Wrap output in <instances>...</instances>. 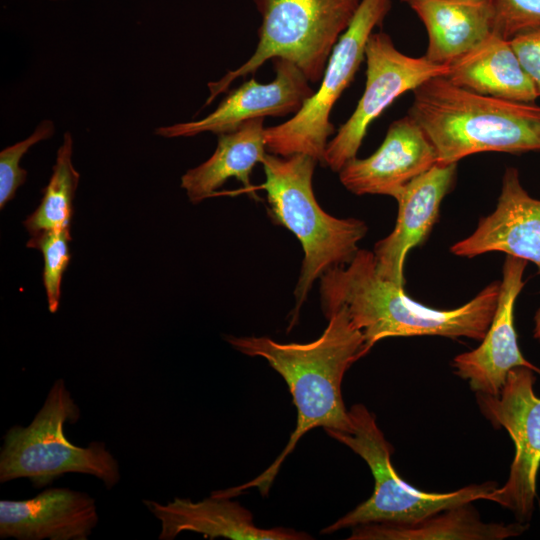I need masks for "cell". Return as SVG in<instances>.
<instances>
[{"instance_id": "30bf717a", "label": "cell", "mask_w": 540, "mask_h": 540, "mask_svg": "<svg viewBox=\"0 0 540 540\" xmlns=\"http://www.w3.org/2000/svg\"><path fill=\"white\" fill-rule=\"evenodd\" d=\"M365 89L354 112L326 146L323 165L339 172L355 158L369 125L400 95L425 81L445 76L448 65L425 56L415 58L400 52L384 32L372 33L365 47Z\"/></svg>"}, {"instance_id": "44dd1931", "label": "cell", "mask_w": 540, "mask_h": 540, "mask_svg": "<svg viewBox=\"0 0 540 540\" xmlns=\"http://www.w3.org/2000/svg\"><path fill=\"white\" fill-rule=\"evenodd\" d=\"M264 118L249 120L234 131L218 135L213 155L181 177L189 200L198 204L234 177L250 188V174L266 155Z\"/></svg>"}, {"instance_id": "4fadbf2b", "label": "cell", "mask_w": 540, "mask_h": 540, "mask_svg": "<svg viewBox=\"0 0 540 540\" xmlns=\"http://www.w3.org/2000/svg\"><path fill=\"white\" fill-rule=\"evenodd\" d=\"M436 164L433 145L407 114L391 123L372 155L351 159L338 173L342 185L356 195H387L395 199L409 182Z\"/></svg>"}, {"instance_id": "5bb4252c", "label": "cell", "mask_w": 540, "mask_h": 540, "mask_svg": "<svg viewBox=\"0 0 540 540\" xmlns=\"http://www.w3.org/2000/svg\"><path fill=\"white\" fill-rule=\"evenodd\" d=\"M450 251L467 258L503 252L532 262L540 274V199L525 190L516 168H506L495 210L482 217L474 232L453 244Z\"/></svg>"}, {"instance_id": "8fae6325", "label": "cell", "mask_w": 540, "mask_h": 540, "mask_svg": "<svg viewBox=\"0 0 540 540\" xmlns=\"http://www.w3.org/2000/svg\"><path fill=\"white\" fill-rule=\"evenodd\" d=\"M272 60L275 78L271 82L259 83L252 77L229 91L206 117L159 127L155 133L166 138L191 137L203 132L220 135L236 130L249 120L296 114L314 90L295 64L283 58Z\"/></svg>"}, {"instance_id": "603a6c76", "label": "cell", "mask_w": 540, "mask_h": 540, "mask_svg": "<svg viewBox=\"0 0 540 540\" xmlns=\"http://www.w3.org/2000/svg\"><path fill=\"white\" fill-rule=\"evenodd\" d=\"M70 240V228H63L31 236L27 242V247L38 249L42 253L43 285L51 313H55L59 307L62 277L71 258Z\"/></svg>"}, {"instance_id": "ba28073f", "label": "cell", "mask_w": 540, "mask_h": 540, "mask_svg": "<svg viewBox=\"0 0 540 540\" xmlns=\"http://www.w3.org/2000/svg\"><path fill=\"white\" fill-rule=\"evenodd\" d=\"M391 7L392 0L360 1L352 21L329 56L318 90L290 119L265 128L269 153L282 157L305 154L323 163L328 138L334 133L330 112L365 58L370 35L375 27L382 25Z\"/></svg>"}, {"instance_id": "484cf974", "label": "cell", "mask_w": 540, "mask_h": 540, "mask_svg": "<svg viewBox=\"0 0 540 540\" xmlns=\"http://www.w3.org/2000/svg\"><path fill=\"white\" fill-rule=\"evenodd\" d=\"M509 41L540 96V27L519 33Z\"/></svg>"}, {"instance_id": "5b68a950", "label": "cell", "mask_w": 540, "mask_h": 540, "mask_svg": "<svg viewBox=\"0 0 540 540\" xmlns=\"http://www.w3.org/2000/svg\"><path fill=\"white\" fill-rule=\"evenodd\" d=\"M80 409L63 379L51 386L46 399L28 426L14 425L3 437L0 482L27 478L35 488L51 484L66 473H81L101 480L112 489L120 480L116 458L100 441L87 447L72 444L64 425L75 424Z\"/></svg>"}, {"instance_id": "9a60e30c", "label": "cell", "mask_w": 540, "mask_h": 540, "mask_svg": "<svg viewBox=\"0 0 540 540\" xmlns=\"http://www.w3.org/2000/svg\"><path fill=\"white\" fill-rule=\"evenodd\" d=\"M457 163L436 164L409 182L395 198L398 213L393 231L373 250L379 276L405 285L404 263L408 252L421 245L436 223L444 197L453 188Z\"/></svg>"}, {"instance_id": "52a82bcc", "label": "cell", "mask_w": 540, "mask_h": 540, "mask_svg": "<svg viewBox=\"0 0 540 540\" xmlns=\"http://www.w3.org/2000/svg\"><path fill=\"white\" fill-rule=\"evenodd\" d=\"M351 428L348 431H327L359 455L374 478L372 495L356 508L321 530L331 534L339 530L370 523L403 524L416 522L432 514L477 500H487L497 483L472 484L456 491L426 492L404 481L391 462L392 445L376 422V417L364 405L349 409Z\"/></svg>"}, {"instance_id": "83f0119b", "label": "cell", "mask_w": 540, "mask_h": 540, "mask_svg": "<svg viewBox=\"0 0 540 540\" xmlns=\"http://www.w3.org/2000/svg\"><path fill=\"white\" fill-rule=\"evenodd\" d=\"M402 2H405L407 4H409L410 2L414 1V0H401Z\"/></svg>"}, {"instance_id": "7a4b0ae2", "label": "cell", "mask_w": 540, "mask_h": 540, "mask_svg": "<svg viewBox=\"0 0 540 540\" xmlns=\"http://www.w3.org/2000/svg\"><path fill=\"white\" fill-rule=\"evenodd\" d=\"M500 281L484 287L454 309H435L411 299L400 286L379 276L373 252L359 249L347 264L320 277L325 317L344 307L371 349L388 337L442 336L481 341L496 311Z\"/></svg>"}, {"instance_id": "d6986e66", "label": "cell", "mask_w": 540, "mask_h": 540, "mask_svg": "<svg viewBox=\"0 0 540 540\" xmlns=\"http://www.w3.org/2000/svg\"><path fill=\"white\" fill-rule=\"evenodd\" d=\"M428 34L425 57L448 65L493 33L490 0H414L408 4Z\"/></svg>"}, {"instance_id": "7c38bea8", "label": "cell", "mask_w": 540, "mask_h": 540, "mask_svg": "<svg viewBox=\"0 0 540 540\" xmlns=\"http://www.w3.org/2000/svg\"><path fill=\"white\" fill-rule=\"evenodd\" d=\"M527 261L506 255L496 311L481 344L455 356L452 367L476 393L499 395L508 373L516 367H528L540 375V368L528 361L518 345L514 325L516 299L525 285Z\"/></svg>"}, {"instance_id": "e0dca14e", "label": "cell", "mask_w": 540, "mask_h": 540, "mask_svg": "<svg viewBox=\"0 0 540 540\" xmlns=\"http://www.w3.org/2000/svg\"><path fill=\"white\" fill-rule=\"evenodd\" d=\"M147 509L160 521L159 540H173L185 531L202 534L205 538L233 540H308L312 537L292 528H260L254 524L252 513L231 498L215 496L198 502L175 497L161 504L143 500Z\"/></svg>"}, {"instance_id": "4316f807", "label": "cell", "mask_w": 540, "mask_h": 540, "mask_svg": "<svg viewBox=\"0 0 540 540\" xmlns=\"http://www.w3.org/2000/svg\"><path fill=\"white\" fill-rule=\"evenodd\" d=\"M534 327H533V337L538 342H540V308L536 311L534 315Z\"/></svg>"}, {"instance_id": "ffe728a7", "label": "cell", "mask_w": 540, "mask_h": 540, "mask_svg": "<svg viewBox=\"0 0 540 540\" xmlns=\"http://www.w3.org/2000/svg\"><path fill=\"white\" fill-rule=\"evenodd\" d=\"M472 502L445 509L416 522L370 523L352 528L349 540H503L517 537L529 523H486Z\"/></svg>"}, {"instance_id": "277c9868", "label": "cell", "mask_w": 540, "mask_h": 540, "mask_svg": "<svg viewBox=\"0 0 540 540\" xmlns=\"http://www.w3.org/2000/svg\"><path fill=\"white\" fill-rule=\"evenodd\" d=\"M317 163L305 154L282 157L266 153L262 161L265 173L262 188L267 194L269 214L296 236L304 252L294 290L290 328L298 319L314 282L327 270L349 263L368 232L365 221L336 218L321 208L312 187Z\"/></svg>"}, {"instance_id": "8992f818", "label": "cell", "mask_w": 540, "mask_h": 540, "mask_svg": "<svg viewBox=\"0 0 540 540\" xmlns=\"http://www.w3.org/2000/svg\"><path fill=\"white\" fill-rule=\"evenodd\" d=\"M361 0H253L261 17L253 55L220 80L208 83L205 106L237 78L254 73L267 60L295 64L310 83L319 82L329 56L352 21Z\"/></svg>"}, {"instance_id": "6da1fadb", "label": "cell", "mask_w": 540, "mask_h": 540, "mask_svg": "<svg viewBox=\"0 0 540 540\" xmlns=\"http://www.w3.org/2000/svg\"><path fill=\"white\" fill-rule=\"evenodd\" d=\"M326 319L328 325L323 333L308 343H280L266 336H225L237 351L265 359L282 376L297 409V423L283 451L265 471L239 486L214 491V495L232 498L257 488L266 496L282 463L307 432L316 427L325 432H345L351 428L342 381L351 365L370 349L344 307L337 308Z\"/></svg>"}, {"instance_id": "cb8c5ba5", "label": "cell", "mask_w": 540, "mask_h": 540, "mask_svg": "<svg viewBox=\"0 0 540 540\" xmlns=\"http://www.w3.org/2000/svg\"><path fill=\"white\" fill-rule=\"evenodd\" d=\"M54 123L42 121L25 140L3 149L0 153V208L14 198L17 189L26 181L27 171L20 167L21 158L40 141L54 134Z\"/></svg>"}, {"instance_id": "2e32d148", "label": "cell", "mask_w": 540, "mask_h": 540, "mask_svg": "<svg viewBox=\"0 0 540 540\" xmlns=\"http://www.w3.org/2000/svg\"><path fill=\"white\" fill-rule=\"evenodd\" d=\"M99 521L85 492L48 488L26 500L0 501V538L87 540Z\"/></svg>"}, {"instance_id": "9c48e42d", "label": "cell", "mask_w": 540, "mask_h": 540, "mask_svg": "<svg viewBox=\"0 0 540 540\" xmlns=\"http://www.w3.org/2000/svg\"><path fill=\"white\" fill-rule=\"evenodd\" d=\"M535 371L516 367L508 375L499 395L476 393L483 416L510 435L515 454L502 487L488 499L511 511L519 522L529 523L537 500L540 467V398L534 392Z\"/></svg>"}, {"instance_id": "d4e9b609", "label": "cell", "mask_w": 540, "mask_h": 540, "mask_svg": "<svg viewBox=\"0 0 540 540\" xmlns=\"http://www.w3.org/2000/svg\"><path fill=\"white\" fill-rule=\"evenodd\" d=\"M493 33L510 40L519 33L540 27V0H490Z\"/></svg>"}, {"instance_id": "3957f363", "label": "cell", "mask_w": 540, "mask_h": 540, "mask_svg": "<svg viewBox=\"0 0 540 540\" xmlns=\"http://www.w3.org/2000/svg\"><path fill=\"white\" fill-rule=\"evenodd\" d=\"M408 115L433 145L437 164L480 152L540 151V106L483 96L444 76L413 90Z\"/></svg>"}, {"instance_id": "ac0fdd59", "label": "cell", "mask_w": 540, "mask_h": 540, "mask_svg": "<svg viewBox=\"0 0 540 540\" xmlns=\"http://www.w3.org/2000/svg\"><path fill=\"white\" fill-rule=\"evenodd\" d=\"M444 77L483 96L522 103H533L539 97L510 41L494 33L448 64Z\"/></svg>"}, {"instance_id": "7402d4cb", "label": "cell", "mask_w": 540, "mask_h": 540, "mask_svg": "<svg viewBox=\"0 0 540 540\" xmlns=\"http://www.w3.org/2000/svg\"><path fill=\"white\" fill-rule=\"evenodd\" d=\"M73 139L65 132L58 148L56 162L43 197L36 210L23 222L30 236L43 232L70 228L73 200L80 175L72 163Z\"/></svg>"}]
</instances>
